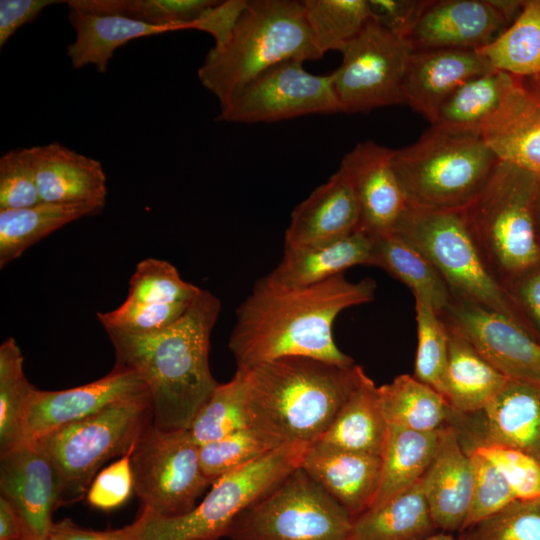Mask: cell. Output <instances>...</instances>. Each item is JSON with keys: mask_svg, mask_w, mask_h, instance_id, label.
I'll use <instances>...</instances> for the list:
<instances>
[{"mask_svg": "<svg viewBox=\"0 0 540 540\" xmlns=\"http://www.w3.org/2000/svg\"><path fill=\"white\" fill-rule=\"evenodd\" d=\"M41 203L29 148H15L0 158V210Z\"/></svg>", "mask_w": 540, "mask_h": 540, "instance_id": "cell-47", "label": "cell"}, {"mask_svg": "<svg viewBox=\"0 0 540 540\" xmlns=\"http://www.w3.org/2000/svg\"><path fill=\"white\" fill-rule=\"evenodd\" d=\"M67 7L68 20L76 34L67 46V56L74 69L94 65L99 73H105L114 52L129 41L173 31L118 15Z\"/></svg>", "mask_w": 540, "mask_h": 540, "instance_id": "cell-27", "label": "cell"}, {"mask_svg": "<svg viewBox=\"0 0 540 540\" xmlns=\"http://www.w3.org/2000/svg\"><path fill=\"white\" fill-rule=\"evenodd\" d=\"M439 315L506 377L540 384V342L520 324L490 308L453 297Z\"/></svg>", "mask_w": 540, "mask_h": 540, "instance_id": "cell-14", "label": "cell"}, {"mask_svg": "<svg viewBox=\"0 0 540 540\" xmlns=\"http://www.w3.org/2000/svg\"><path fill=\"white\" fill-rule=\"evenodd\" d=\"M393 232L430 261L453 298L490 308L525 328L508 293L483 259L462 209L408 204Z\"/></svg>", "mask_w": 540, "mask_h": 540, "instance_id": "cell-7", "label": "cell"}, {"mask_svg": "<svg viewBox=\"0 0 540 540\" xmlns=\"http://www.w3.org/2000/svg\"><path fill=\"white\" fill-rule=\"evenodd\" d=\"M510 21L496 0L429 1L408 41L413 50H478Z\"/></svg>", "mask_w": 540, "mask_h": 540, "instance_id": "cell-19", "label": "cell"}, {"mask_svg": "<svg viewBox=\"0 0 540 540\" xmlns=\"http://www.w3.org/2000/svg\"><path fill=\"white\" fill-rule=\"evenodd\" d=\"M492 71L476 50H413L405 71V104L431 121L440 105L464 82Z\"/></svg>", "mask_w": 540, "mask_h": 540, "instance_id": "cell-22", "label": "cell"}, {"mask_svg": "<svg viewBox=\"0 0 540 540\" xmlns=\"http://www.w3.org/2000/svg\"><path fill=\"white\" fill-rule=\"evenodd\" d=\"M279 446L251 427L199 446L200 465L212 482L266 455Z\"/></svg>", "mask_w": 540, "mask_h": 540, "instance_id": "cell-43", "label": "cell"}, {"mask_svg": "<svg viewBox=\"0 0 540 540\" xmlns=\"http://www.w3.org/2000/svg\"><path fill=\"white\" fill-rule=\"evenodd\" d=\"M505 290L526 330L527 321L531 323L528 333L533 328L540 334V263L507 284Z\"/></svg>", "mask_w": 540, "mask_h": 540, "instance_id": "cell-52", "label": "cell"}, {"mask_svg": "<svg viewBox=\"0 0 540 540\" xmlns=\"http://www.w3.org/2000/svg\"><path fill=\"white\" fill-rule=\"evenodd\" d=\"M29 154L41 202L104 208L108 188L100 161L59 142L30 147Z\"/></svg>", "mask_w": 540, "mask_h": 540, "instance_id": "cell-21", "label": "cell"}, {"mask_svg": "<svg viewBox=\"0 0 540 540\" xmlns=\"http://www.w3.org/2000/svg\"><path fill=\"white\" fill-rule=\"evenodd\" d=\"M499 159L481 135L432 126L393 151L392 164L410 205L463 209L484 188Z\"/></svg>", "mask_w": 540, "mask_h": 540, "instance_id": "cell-6", "label": "cell"}, {"mask_svg": "<svg viewBox=\"0 0 540 540\" xmlns=\"http://www.w3.org/2000/svg\"><path fill=\"white\" fill-rule=\"evenodd\" d=\"M322 56L302 1L251 0L229 40L207 52L197 74L222 108L274 65L293 59L315 61Z\"/></svg>", "mask_w": 540, "mask_h": 540, "instance_id": "cell-4", "label": "cell"}, {"mask_svg": "<svg viewBox=\"0 0 540 540\" xmlns=\"http://www.w3.org/2000/svg\"><path fill=\"white\" fill-rule=\"evenodd\" d=\"M24 358L13 337L0 346V453L26 441L24 416L35 387L23 369Z\"/></svg>", "mask_w": 540, "mask_h": 540, "instance_id": "cell-37", "label": "cell"}, {"mask_svg": "<svg viewBox=\"0 0 540 540\" xmlns=\"http://www.w3.org/2000/svg\"><path fill=\"white\" fill-rule=\"evenodd\" d=\"M378 393L389 427L434 432L450 424L455 412L440 392L408 374L378 386Z\"/></svg>", "mask_w": 540, "mask_h": 540, "instance_id": "cell-32", "label": "cell"}, {"mask_svg": "<svg viewBox=\"0 0 540 540\" xmlns=\"http://www.w3.org/2000/svg\"><path fill=\"white\" fill-rule=\"evenodd\" d=\"M27 526L12 503L0 495V540H20Z\"/></svg>", "mask_w": 540, "mask_h": 540, "instance_id": "cell-55", "label": "cell"}, {"mask_svg": "<svg viewBox=\"0 0 540 540\" xmlns=\"http://www.w3.org/2000/svg\"><path fill=\"white\" fill-rule=\"evenodd\" d=\"M144 523L142 514L130 525L112 530H93L75 524L71 519L65 518L54 522L50 534L61 540H139Z\"/></svg>", "mask_w": 540, "mask_h": 540, "instance_id": "cell-54", "label": "cell"}, {"mask_svg": "<svg viewBox=\"0 0 540 540\" xmlns=\"http://www.w3.org/2000/svg\"><path fill=\"white\" fill-rule=\"evenodd\" d=\"M149 394L114 402L79 421L34 441L56 467L62 484V504L80 500L109 460L130 452L152 423Z\"/></svg>", "mask_w": 540, "mask_h": 540, "instance_id": "cell-8", "label": "cell"}, {"mask_svg": "<svg viewBox=\"0 0 540 540\" xmlns=\"http://www.w3.org/2000/svg\"><path fill=\"white\" fill-rule=\"evenodd\" d=\"M249 0L215 1L194 22L193 28L210 34L216 47L223 46L231 37Z\"/></svg>", "mask_w": 540, "mask_h": 540, "instance_id": "cell-51", "label": "cell"}, {"mask_svg": "<svg viewBox=\"0 0 540 540\" xmlns=\"http://www.w3.org/2000/svg\"><path fill=\"white\" fill-rule=\"evenodd\" d=\"M59 3L54 0H1L0 1V47L25 24L36 20L48 6Z\"/></svg>", "mask_w": 540, "mask_h": 540, "instance_id": "cell-53", "label": "cell"}, {"mask_svg": "<svg viewBox=\"0 0 540 540\" xmlns=\"http://www.w3.org/2000/svg\"><path fill=\"white\" fill-rule=\"evenodd\" d=\"M353 517L300 467L241 512L230 540H350Z\"/></svg>", "mask_w": 540, "mask_h": 540, "instance_id": "cell-10", "label": "cell"}, {"mask_svg": "<svg viewBox=\"0 0 540 540\" xmlns=\"http://www.w3.org/2000/svg\"><path fill=\"white\" fill-rule=\"evenodd\" d=\"M130 461L134 492L142 508L157 516L189 513L212 485L188 429L163 430L151 423L136 441Z\"/></svg>", "mask_w": 540, "mask_h": 540, "instance_id": "cell-11", "label": "cell"}, {"mask_svg": "<svg viewBox=\"0 0 540 540\" xmlns=\"http://www.w3.org/2000/svg\"><path fill=\"white\" fill-rule=\"evenodd\" d=\"M132 450L97 473L86 494L92 507L111 510L129 499L134 491Z\"/></svg>", "mask_w": 540, "mask_h": 540, "instance_id": "cell-49", "label": "cell"}, {"mask_svg": "<svg viewBox=\"0 0 540 540\" xmlns=\"http://www.w3.org/2000/svg\"><path fill=\"white\" fill-rule=\"evenodd\" d=\"M249 427L275 445L314 444L326 432L364 369L286 356L239 369Z\"/></svg>", "mask_w": 540, "mask_h": 540, "instance_id": "cell-3", "label": "cell"}, {"mask_svg": "<svg viewBox=\"0 0 540 540\" xmlns=\"http://www.w3.org/2000/svg\"><path fill=\"white\" fill-rule=\"evenodd\" d=\"M300 468L355 518L374 501L381 456L316 442L308 447Z\"/></svg>", "mask_w": 540, "mask_h": 540, "instance_id": "cell-24", "label": "cell"}, {"mask_svg": "<svg viewBox=\"0 0 540 540\" xmlns=\"http://www.w3.org/2000/svg\"><path fill=\"white\" fill-rule=\"evenodd\" d=\"M535 82L540 83V78L533 79Z\"/></svg>", "mask_w": 540, "mask_h": 540, "instance_id": "cell-60", "label": "cell"}, {"mask_svg": "<svg viewBox=\"0 0 540 540\" xmlns=\"http://www.w3.org/2000/svg\"><path fill=\"white\" fill-rule=\"evenodd\" d=\"M515 79L492 70L467 80L440 105L430 123L454 132L480 135Z\"/></svg>", "mask_w": 540, "mask_h": 540, "instance_id": "cell-31", "label": "cell"}, {"mask_svg": "<svg viewBox=\"0 0 540 540\" xmlns=\"http://www.w3.org/2000/svg\"><path fill=\"white\" fill-rule=\"evenodd\" d=\"M388 432L389 425L381 408L378 386L363 371L357 385L317 442L381 456Z\"/></svg>", "mask_w": 540, "mask_h": 540, "instance_id": "cell-28", "label": "cell"}, {"mask_svg": "<svg viewBox=\"0 0 540 540\" xmlns=\"http://www.w3.org/2000/svg\"><path fill=\"white\" fill-rule=\"evenodd\" d=\"M216 0H68L67 6L97 14L126 17L175 30L192 29Z\"/></svg>", "mask_w": 540, "mask_h": 540, "instance_id": "cell-38", "label": "cell"}, {"mask_svg": "<svg viewBox=\"0 0 540 540\" xmlns=\"http://www.w3.org/2000/svg\"><path fill=\"white\" fill-rule=\"evenodd\" d=\"M436 530L420 479L353 518L350 540H422Z\"/></svg>", "mask_w": 540, "mask_h": 540, "instance_id": "cell-30", "label": "cell"}, {"mask_svg": "<svg viewBox=\"0 0 540 540\" xmlns=\"http://www.w3.org/2000/svg\"><path fill=\"white\" fill-rule=\"evenodd\" d=\"M303 63L288 60L264 71L220 108L215 120L271 123L309 114L341 112L333 74L310 73Z\"/></svg>", "mask_w": 540, "mask_h": 540, "instance_id": "cell-13", "label": "cell"}, {"mask_svg": "<svg viewBox=\"0 0 540 540\" xmlns=\"http://www.w3.org/2000/svg\"><path fill=\"white\" fill-rule=\"evenodd\" d=\"M371 265L404 283L414 296L429 300L439 314L452 298L447 284L430 261L394 232L373 237Z\"/></svg>", "mask_w": 540, "mask_h": 540, "instance_id": "cell-35", "label": "cell"}, {"mask_svg": "<svg viewBox=\"0 0 540 540\" xmlns=\"http://www.w3.org/2000/svg\"><path fill=\"white\" fill-rule=\"evenodd\" d=\"M428 4L426 0H368L371 19L407 40Z\"/></svg>", "mask_w": 540, "mask_h": 540, "instance_id": "cell-50", "label": "cell"}, {"mask_svg": "<svg viewBox=\"0 0 540 540\" xmlns=\"http://www.w3.org/2000/svg\"><path fill=\"white\" fill-rule=\"evenodd\" d=\"M102 210L86 204L37 205L0 210V268L61 227Z\"/></svg>", "mask_w": 540, "mask_h": 540, "instance_id": "cell-33", "label": "cell"}, {"mask_svg": "<svg viewBox=\"0 0 540 540\" xmlns=\"http://www.w3.org/2000/svg\"><path fill=\"white\" fill-rule=\"evenodd\" d=\"M202 290L183 280L170 262L146 258L135 267L126 299L155 304L185 303L194 300Z\"/></svg>", "mask_w": 540, "mask_h": 540, "instance_id": "cell-42", "label": "cell"}, {"mask_svg": "<svg viewBox=\"0 0 540 540\" xmlns=\"http://www.w3.org/2000/svg\"><path fill=\"white\" fill-rule=\"evenodd\" d=\"M476 51L492 70L540 78V0L524 1L512 23Z\"/></svg>", "mask_w": 540, "mask_h": 540, "instance_id": "cell-36", "label": "cell"}, {"mask_svg": "<svg viewBox=\"0 0 540 540\" xmlns=\"http://www.w3.org/2000/svg\"><path fill=\"white\" fill-rule=\"evenodd\" d=\"M534 221H535L537 239L540 245V178H539L537 193H536L535 202H534Z\"/></svg>", "mask_w": 540, "mask_h": 540, "instance_id": "cell-56", "label": "cell"}, {"mask_svg": "<svg viewBox=\"0 0 540 540\" xmlns=\"http://www.w3.org/2000/svg\"><path fill=\"white\" fill-rule=\"evenodd\" d=\"M424 496L436 529L462 531L473 489V472L468 452L455 426L440 429L439 444L422 477Z\"/></svg>", "mask_w": 540, "mask_h": 540, "instance_id": "cell-20", "label": "cell"}, {"mask_svg": "<svg viewBox=\"0 0 540 540\" xmlns=\"http://www.w3.org/2000/svg\"><path fill=\"white\" fill-rule=\"evenodd\" d=\"M221 310L213 293L202 292L168 327L146 334L106 330L115 366L144 381L152 404V424L163 430L189 429L218 385L209 366L210 336Z\"/></svg>", "mask_w": 540, "mask_h": 540, "instance_id": "cell-2", "label": "cell"}, {"mask_svg": "<svg viewBox=\"0 0 540 540\" xmlns=\"http://www.w3.org/2000/svg\"><path fill=\"white\" fill-rule=\"evenodd\" d=\"M474 449L496 466L516 500L540 498V462L534 457L501 445H481Z\"/></svg>", "mask_w": 540, "mask_h": 540, "instance_id": "cell-48", "label": "cell"}, {"mask_svg": "<svg viewBox=\"0 0 540 540\" xmlns=\"http://www.w3.org/2000/svg\"><path fill=\"white\" fill-rule=\"evenodd\" d=\"M359 225L360 212L353 188L338 170L295 207L284 244H313L338 239L359 230Z\"/></svg>", "mask_w": 540, "mask_h": 540, "instance_id": "cell-25", "label": "cell"}, {"mask_svg": "<svg viewBox=\"0 0 540 540\" xmlns=\"http://www.w3.org/2000/svg\"><path fill=\"white\" fill-rule=\"evenodd\" d=\"M414 298L418 345L413 376L444 396L448 328L429 300L421 296Z\"/></svg>", "mask_w": 540, "mask_h": 540, "instance_id": "cell-41", "label": "cell"}, {"mask_svg": "<svg viewBox=\"0 0 540 540\" xmlns=\"http://www.w3.org/2000/svg\"><path fill=\"white\" fill-rule=\"evenodd\" d=\"M247 427L244 375L236 369L228 382L218 383L196 413L188 430L200 446Z\"/></svg>", "mask_w": 540, "mask_h": 540, "instance_id": "cell-40", "label": "cell"}, {"mask_svg": "<svg viewBox=\"0 0 540 540\" xmlns=\"http://www.w3.org/2000/svg\"><path fill=\"white\" fill-rule=\"evenodd\" d=\"M460 540H540V498L515 500L462 531Z\"/></svg>", "mask_w": 540, "mask_h": 540, "instance_id": "cell-44", "label": "cell"}, {"mask_svg": "<svg viewBox=\"0 0 540 540\" xmlns=\"http://www.w3.org/2000/svg\"><path fill=\"white\" fill-rule=\"evenodd\" d=\"M466 451L472 465L473 489L462 531L496 514L516 500L509 484L496 466L476 449Z\"/></svg>", "mask_w": 540, "mask_h": 540, "instance_id": "cell-45", "label": "cell"}, {"mask_svg": "<svg viewBox=\"0 0 540 540\" xmlns=\"http://www.w3.org/2000/svg\"><path fill=\"white\" fill-rule=\"evenodd\" d=\"M422 540H460L459 537L456 538L455 536L452 535V533H447V532H435L427 537H425L424 539Z\"/></svg>", "mask_w": 540, "mask_h": 540, "instance_id": "cell-57", "label": "cell"}, {"mask_svg": "<svg viewBox=\"0 0 540 540\" xmlns=\"http://www.w3.org/2000/svg\"><path fill=\"white\" fill-rule=\"evenodd\" d=\"M0 491L16 508L29 533L49 534L62 505V484L48 455L32 440L0 453Z\"/></svg>", "mask_w": 540, "mask_h": 540, "instance_id": "cell-18", "label": "cell"}, {"mask_svg": "<svg viewBox=\"0 0 540 540\" xmlns=\"http://www.w3.org/2000/svg\"><path fill=\"white\" fill-rule=\"evenodd\" d=\"M451 424L465 449L507 446L540 462V384L509 379L484 409L473 414L455 412Z\"/></svg>", "mask_w": 540, "mask_h": 540, "instance_id": "cell-15", "label": "cell"}, {"mask_svg": "<svg viewBox=\"0 0 540 540\" xmlns=\"http://www.w3.org/2000/svg\"><path fill=\"white\" fill-rule=\"evenodd\" d=\"M304 14L320 52L341 50L371 20L368 0H304Z\"/></svg>", "mask_w": 540, "mask_h": 540, "instance_id": "cell-39", "label": "cell"}, {"mask_svg": "<svg viewBox=\"0 0 540 540\" xmlns=\"http://www.w3.org/2000/svg\"><path fill=\"white\" fill-rule=\"evenodd\" d=\"M413 47L372 19L342 50L333 74L341 112L405 104L403 81Z\"/></svg>", "mask_w": 540, "mask_h": 540, "instance_id": "cell-12", "label": "cell"}, {"mask_svg": "<svg viewBox=\"0 0 540 540\" xmlns=\"http://www.w3.org/2000/svg\"><path fill=\"white\" fill-rule=\"evenodd\" d=\"M534 88L540 93V83L535 82Z\"/></svg>", "mask_w": 540, "mask_h": 540, "instance_id": "cell-59", "label": "cell"}, {"mask_svg": "<svg viewBox=\"0 0 540 540\" xmlns=\"http://www.w3.org/2000/svg\"><path fill=\"white\" fill-rule=\"evenodd\" d=\"M310 445H281L261 458L231 471L211 485L197 506L184 515L162 517L142 508L139 540H217L234 519L300 467Z\"/></svg>", "mask_w": 540, "mask_h": 540, "instance_id": "cell-9", "label": "cell"}, {"mask_svg": "<svg viewBox=\"0 0 540 540\" xmlns=\"http://www.w3.org/2000/svg\"><path fill=\"white\" fill-rule=\"evenodd\" d=\"M373 237L362 230L313 244L286 245L269 275L286 286H306L343 274L356 265H371Z\"/></svg>", "mask_w": 540, "mask_h": 540, "instance_id": "cell-26", "label": "cell"}, {"mask_svg": "<svg viewBox=\"0 0 540 540\" xmlns=\"http://www.w3.org/2000/svg\"><path fill=\"white\" fill-rule=\"evenodd\" d=\"M393 149L373 141L357 144L341 160L360 212L359 230L372 237L394 231L408 202L392 164Z\"/></svg>", "mask_w": 540, "mask_h": 540, "instance_id": "cell-17", "label": "cell"}, {"mask_svg": "<svg viewBox=\"0 0 540 540\" xmlns=\"http://www.w3.org/2000/svg\"><path fill=\"white\" fill-rule=\"evenodd\" d=\"M481 137L500 161L540 177V93L516 77Z\"/></svg>", "mask_w": 540, "mask_h": 540, "instance_id": "cell-23", "label": "cell"}, {"mask_svg": "<svg viewBox=\"0 0 540 540\" xmlns=\"http://www.w3.org/2000/svg\"><path fill=\"white\" fill-rule=\"evenodd\" d=\"M20 540H61V539L57 538L56 536L50 533L44 536H38V535H34L32 533L27 532Z\"/></svg>", "mask_w": 540, "mask_h": 540, "instance_id": "cell-58", "label": "cell"}, {"mask_svg": "<svg viewBox=\"0 0 540 540\" xmlns=\"http://www.w3.org/2000/svg\"><path fill=\"white\" fill-rule=\"evenodd\" d=\"M439 438L440 429L420 432L389 427L381 455L379 486L372 505L407 490L422 479L434 459Z\"/></svg>", "mask_w": 540, "mask_h": 540, "instance_id": "cell-34", "label": "cell"}, {"mask_svg": "<svg viewBox=\"0 0 540 540\" xmlns=\"http://www.w3.org/2000/svg\"><path fill=\"white\" fill-rule=\"evenodd\" d=\"M192 301L155 304L125 299L121 305L111 311L98 312L97 318L105 330L146 334L164 329L174 323L183 315Z\"/></svg>", "mask_w": 540, "mask_h": 540, "instance_id": "cell-46", "label": "cell"}, {"mask_svg": "<svg viewBox=\"0 0 540 540\" xmlns=\"http://www.w3.org/2000/svg\"><path fill=\"white\" fill-rule=\"evenodd\" d=\"M539 176L499 160L463 213L496 280L504 287L540 263L534 221Z\"/></svg>", "mask_w": 540, "mask_h": 540, "instance_id": "cell-5", "label": "cell"}, {"mask_svg": "<svg viewBox=\"0 0 540 540\" xmlns=\"http://www.w3.org/2000/svg\"><path fill=\"white\" fill-rule=\"evenodd\" d=\"M371 279L351 282L343 274L306 286H286L269 274L258 279L236 310L228 347L237 369L286 356L354 365L333 337L345 309L374 300Z\"/></svg>", "mask_w": 540, "mask_h": 540, "instance_id": "cell-1", "label": "cell"}, {"mask_svg": "<svg viewBox=\"0 0 540 540\" xmlns=\"http://www.w3.org/2000/svg\"><path fill=\"white\" fill-rule=\"evenodd\" d=\"M448 333L444 397L459 414L477 413L500 392L509 378L460 334L450 328Z\"/></svg>", "mask_w": 540, "mask_h": 540, "instance_id": "cell-29", "label": "cell"}, {"mask_svg": "<svg viewBox=\"0 0 540 540\" xmlns=\"http://www.w3.org/2000/svg\"><path fill=\"white\" fill-rule=\"evenodd\" d=\"M145 394H149L148 389L136 372L115 365L104 377L78 387L57 391L35 388L25 411V438L36 440L114 402Z\"/></svg>", "mask_w": 540, "mask_h": 540, "instance_id": "cell-16", "label": "cell"}]
</instances>
